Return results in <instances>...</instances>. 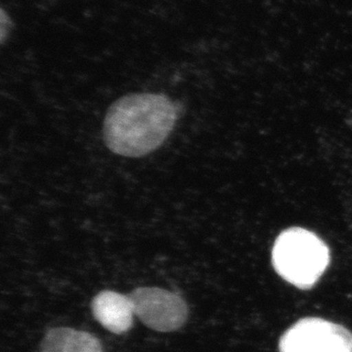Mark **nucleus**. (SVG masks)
I'll return each mask as SVG.
<instances>
[{
    "label": "nucleus",
    "mask_w": 352,
    "mask_h": 352,
    "mask_svg": "<svg viewBox=\"0 0 352 352\" xmlns=\"http://www.w3.org/2000/svg\"><path fill=\"white\" fill-rule=\"evenodd\" d=\"M176 120L177 110L166 95H124L113 102L106 113L104 142L110 151L120 156H146L163 145Z\"/></svg>",
    "instance_id": "1"
},
{
    "label": "nucleus",
    "mask_w": 352,
    "mask_h": 352,
    "mask_svg": "<svg viewBox=\"0 0 352 352\" xmlns=\"http://www.w3.org/2000/svg\"><path fill=\"white\" fill-rule=\"evenodd\" d=\"M272 264L282 279L296 288H314L330 264V250L316 234L292 227L278 236Z\"/></svg>",
    "instance_id": "2"
},
{
    "label": "nucleus",
    "mask_w": 352,
    "mask_h": 352,
    "mask_svg": "<svg viewBox=\"0 0 352 352\" xmlns=\"http://www.w3.org/2000/svg\"><path fill=\"white\" fill-rule=\"evenodd\" d=\"M134 314L151 330L175 332L186 324L189 308L184 298L168 289L141 287L129 294Z\"/></svg>",
    "instance_id": "3"
},
{
    "label": "nucleus",
    "mask_w": 352,
    "mask_h": 352,
    "mask_svg": "<svg viewBox=\"0 0 352 352\" xmlns=\"http://www.w3.org/2000/svg\"><path fill=\"white\" fill-rule=\"evenodd\" d=\"M280 352H352V333L339 324L307 317L282 336Z\"/></svg>",
    "instance_id": "4"
},
{
    "label": "nucleus",
    "mask_w": 352,
    "mask_h": 352,
    "mask_svg": "<svg viewBox=\"0 0 352 352\" xmlns=\"http://www.w3.org/2000/svg\"><path fill=\"white\" fill-rule=\"evenodd\" d=\"M90 307L96 321L116 335L129 332L133 325L135 314L129 296L106 289L92 298Z\"/></svg>",
    "instance_id": "5"
},
{
    "label": "nucleus",
    "mask_w": 352,
    "mask_h": 352,
    "mask_svg": "<svg viewBox=\"0 0 352 352\" xmlns=\"http://www.w3.org/2000/svg\"><path fill=\"white\" fill-rule=\"evenodd\" d=\"M39 352H104V349L98 338L91 333L57 327L44 335Z\"/></svg>",
    "instance_id": "6"
},
{
    "label": "nucleus",
    "mask_w": 352,
    "mask_h": 352,
    "mask_svg": "<svg viewBox=\"0 0 352 352\" xmlns=\"http://www.w3.org/2000/svg\"><path fill=\"white\" fill-rule=\"evenodd\" d=\"M11 27H12V22H11L10 17L6 12V10L1 8V12H0V39H1V43H4V41H6Z\"/></svg>",
    "instance_id": "7"
}]
</instances>
